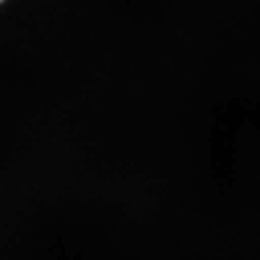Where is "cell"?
<instances>
[{
	"mask_svg": "<svg viewBox=\"0 0 260 260\" xmlns=\"http://www.w3.org/2000/svg\"><path fill=\"white\" fill-rule=\"evenodd\" d=\"M0 2H2V0H0Z\"/></svg>",
	"mask_w": 260,
	"mask_h": 260,
	"instance_id": "1",
	"label": "cell"
}]
</instances>
